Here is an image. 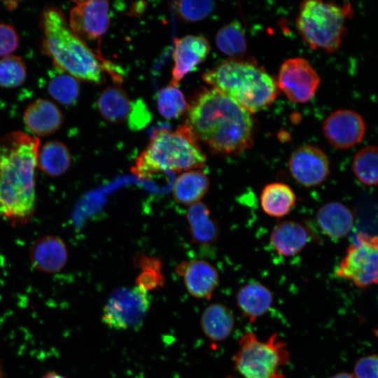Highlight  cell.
Wrapping results in <instances>:
<instances>
[{
	"instance_id": "29",
	"label": "cell",
	"mask_w": 378,
	"mask_h": 378,
	"mask_svg": "<svg viewBox=\"0 0 378 378\" xmlns=\"http://www.w3.org/2000/svg\"><path fill=\"white\" fill-rule=\"evenodd\" d=\"M50 96L64 105H72L76 102L79 93L78 80L67 73H59L53 76L48 85Z\"/></svg>"
},
{
	"instance_id": "16",
	"label": "cell",
	"mask_w": 378,
	"mask_h": 378,
	"mask_svg": "<svg viewBox=\"0 0 378 378\" xmlns=\"http://www.w3.org/2000/svg\"><path fill=\"white\" fill-rule=\"evenodd\" d=\"M29 258L33 266L40 272L52 274L60 271L66 264V244L55 236H44L32 244Z\"/></svg>"
},
{
	"instance_id": "14",
	"label": "cell",
	"mask_w": 378,
	"mask_h": 378,
	"mask_svg": "<svg viewBox=\"0 0 378 378\" xmlns=\"http://www.w3.org/2000/svg\"><path fill=\"white\" fill-rule=\"evenodd\" d=\"M209 52V43L203 36L187 35L176 39L169 85L177 87L188 74L195 71L207 57Z\"/></svg>"
},
{
	"instance_id": "6",
	"label": "cell",
	"mask_w": 378,
	"mask_h": 378,
	"mask_svg": "<svg viewBox=\"0 0 378 378\" xmlns=\"http://www.w3.org/2000/svg\"><path fill=\"white\" fill-rule=\"evenodd\" d=\"M351 5H338L319 0L302 3L296 20L298 32L312 49L336 50L344 34Z\"/></svg>"
},
{
	"instance_id": "9",
	"label": "cell",
	"mask_w": 378,
	"mask_h": 378,
	"mask_svg": "<svg viewBox=\"0 0 378 378\" xmlns=\"http://www.w3.org/2000/svg\"><path fill=\"white\" fill-rule=\"evenodd\" d=\"M148 308L147 290L138 286L118 288L108 296L102 320L113 329L133 328L142 323Z\"/></svg>"
},
{
	"instance_id": "5",
	"label": "cell",
	"mask_w": 378,
	"mask_h": 378,
	"mask_svg": "<svg viewBox=\"0 0 378 378\" xmlns=\"http://www.w3.org/2000/svg\"><path fill=\"white\" fill-rule=\"evenodd\" d=\"M203 80L253 113L267 108L278 94L276 80L253 62L225 60L202 75Z\"/></svg>"
},
{
	"instance_id": "2",
	"label": "cell",
	"mask_w": 378,
	"mask_h": 378,
	"mask_svg": "<svg viewBox=\"0 0 378 378\" xmlns=\"http://www.w3.org/2000/svg\"><path fill=\"white\" fill-rule=\"evenodd\" d=\"M39 145L38 137L21 131L0 137V216L12 224L26 223L34 214Z\"/></svg>"
},
{
	"instance_id": "4",
	"label": "cell",
	"mask_w": 378,
	"mask_h": 378,
	"mask_svg": "<svg viewBox=\"0 0 378 378\" xmlns=\"http://www.w3.org/2000/svg\"><path fill=\"white\" fill-rule=\"evenodd\" d=\"M206 162L198 141L185 124L176 130H156L131 168L141 179L164 172H181L202 168Z\"/></svg>"
},
{
	"instance_id": "33",
	"label": "cell",
	"mask_w": 378,
	"mask_h": 378,
	"mask_svg": "<svg viewBox=\"0 0 378 378\" xmlns=\"http://www.w3.org/2000/svg\"><path fill=\"white\" fill-rule=\"evenodd\" d=\"M215 7L212 1H179L176 10L179 18L186 22H195L207 18Z\"/></svg>"
},
{
	"instance_id": "34",
	"label": "cell",
	"mask_w": 378,
	"mask_h": 378,
	"mask_svg": "<svg viewBox=\"0 0 378 378\" xmlns=\"http://www.w3.org/2000/svg\"><path fill=\"white\" fill-rule=\"evenodd\" d=\"M18 34L15 28L8 24L0 23V57L10 56L18 48Z\"/></svg>"
},
{
	"instance_id": "11",
	"label": "cell",
	"mask_w": 378,
	"mask_h": 378,
	"mask_svg": "<svg viewBox=\"0 0 378 378\" xmlns=\"http://www.w3.org/2000/svg\"><path fill=\"white\" fill-rule=\"evenodd\" d=\"M69 13V25L72 31L87 44L97 42L109 25L108 2L106 1H76Z\"/></svg>"
},
{
	"instance_id": "32",
	"label": "cell",
	"mask_w": 378,
	"mask_h": 378,
	"mask_svg": "<svg viewBox=\"0 0 378 378\" xmlns=\"http://www.w3.org/2000/svg\"><path fill=\"white\" fill-rule=\"evenodd\" d=\"M26 74V66L20 57L10 55L0 59V87H18L24 83Z\"/></svg>"
},
{
	"instance_id": "13",
	"label": "cell",
	"mask_w": 378,
	"mask_h": 378,
	"mask_svg": "<svg viewBox=\"0 0 378 378\" xmlns=\"http://www.w3.org/2000/svg\"><path fill=\"white\" fill-rule=\"evenodd\" d=\"M365 129V123L361 115L348 109L331 113L323 123L326 139L339 149L349 148L361 142Z\"/></svg>"
},
{
	"instance_id": "39",
	"label": "cell",
	"mask_w": 378,
	"mask_h": 378,
	"mask_svg": "<svg viewBox=\"0 0 378 378\" xmlns=\"http://www.w3.org/2000/svg\"><path fill=\"white\" fill-rule=\"evenodd\" d=\"M0 378H4L3 372L0 365Z\"/></svg>"
},
{
	"instance_id": "8",
	"label": "cell",
	"mask_w": 378,
	"mask_h": 378,
	"mask_svg": "<svg viewBox=\"0 0 378 378\" xmlns=\"http://www.w3.org/2000/svg\"><path fill=\"white\" fill-rule=\"evenodd\" d=\"M335 275L362 288L378 284V235L358 233Z\"/></svg>"
},
{
	"instance_id": "7",
	"label": "cell",
	"mask_w": 378,
	"mask_h": 378,
	"mask_svg": "<svg viewBox=\"0 0 378 378\" xmlns=\"http://www.w3.org/2000/svg\"><path fill=\"white\" fill-rule=\"evenodd\" d=\"M290 358L287 344L276 333L261 340L248 331L239 337L233 362L241 378H286L282 369Z\"/></svg>"
},
{
	"instance_id": "15",
	"label": "cell",
	"mask_w": 378,
	"mask_h": 378,
	"mask_svg": "<svg viewBox=\"0 0 378 378\" xmlns=\"http://www.w3.org/2000/svg\"><path fill=\"white\" fill-rule=\"evenodd\" d=\"M188 292L194 298L209 300L219 285L217 269L204 260L183 261L176 267Z\"/></svg>"
},
{
	"instance_id": "24",
	"label": "cell",
	"mask_w": 378,
	"mask_h": 378,
	"mask_svg": "<svg viewBox=\"0 0 378 378\" xmlns=\"http://www.w3.org/2000/svg\"><path fill=\"white\" fill-rule=\"evenodd\" d=\"M260 202L267 215L281 218L288 214L294 207L296 195L288 184L273 182L265 185L262 189Z\"/></svg>"
},
{
	"instance_id": "38",
	"label": "cell",
	"mask_w": 378,
	"mask_h": 378,
	"mask_svg": "<svg viewBox=\"0 0 378 378\" xmlns=\"http://www.w3.org/2000/svg\"><path fill=\"white\" fill-rule=\"evenodd\" d=\"M43 378H67V377L55 372H50L46 374Z\"/></svg>"
},
{
	"instance_id": "19",
	"label": "cell",
	"mask_w": 378,
	"mask_h": 378,
	"mask_svg": "<svg viewBox=\"0 0 378 378\" xmlns=\"http://www.w3.org/2000/svg\"><path fill=\"white\" fill-rule=\"evenodd\" d=\"M23 120L32 134L44 136L55 132L60 127L63 115L54 103L39 99L27 107Z\"/></svg>"
},
{
	"instance_id": "35",
	"label": "cell",
	"mask_w": 378,
	"mask_h": 378,
	"mask_svg": "<svg viewBox=\"0 0 378 378\" xmlns=\"http://www.w3.org/2000/svg\"><path fill=\"white\" fill-rule=\"evenodd\" d=\"M356 378H378V356L369 355L360 358L354 366Z\"/></svg>"
},
{
	"instance_id": "23",
	"label": "cell",
	"mask_w": 378,
	"mask_h": 378,
	"mask_svg": "<svg viewBox=\"0 0 378 378\" xmlns=\"http://www.w3.org/2000/svg\"><path fill=\"white\" fill-rule=\"evenodd\" d=\"M209 187V178L204 172L200 169L189 170L176 178L172 195L178 204L190 206L200 202Z\"/></svg>"
},
{
	"instance_id": "40",
	"label": "cell",
	"mask_w": 378,
	"mask_h": 378,
	"mask_svg": "<svg viewBox=\"0 0 378 378\" xmlns=\"http://www.w3.org/2000/svg\"><path fill=\"white\" fill-rule=\"evenodd\" d=\"M225 378H240V377L230 375V376L226 377Z\"/></svg>"
},
{
	"instance_id": "21",
	"label": "cell",
	"mask_w": 378,
	"mask_h": 378,
	"mask_svg": "<svg viewBox=\"0 0 378 378\" xmlns=\"http://www.w3.org/2000/svg\"><path fill=\"white\" fill-rule=\"evenodd\" d=\"M186 217L193 242L202 246H210L217 242L220 236L219 225L206 204L199 202L190 205Z\"/></svg>"
},
{
	"instance_id": "3",
	"label": "cell",
	"mask_w": 378,
	"mask_h": 378,
	"mask_svg": "<svg viewBox=\"0 0 378 378\" xmlns=\"http://www.w3.org/2000/svg\"><path fill=\"white\" fill-rule=\"evenodd\" d=\"M43 33L42 48L57 68L78 80L100 83L104 70L118 80L113 66L98 55L71 29L62 11L57 7L46 8L41 15Z\"/></svg>"
},
{
	"instance_id": "27",
	"label": "cell",
	"mask_w": 378,
	"mask_h": 378,
	"mask_svg": "<svg viewBox=\"0 0 378 378\" xmlns=\"http://www.w3.org/2000/svg\"><path fill=\"white\" fill-rule=\"evenodd\" d=\"M218 49L232 59H241L246 51L244 29L238 20H233L221 27L216 36Z\"/></svg>"
},
{
	"instance_id": "28",
	"label": "cell",
	"mask_w": 378,
	"mask_h": 378,
	"mask_svg": "<svg viewBox=\"0 0 378 378\" xmlns=\"http://www.w3.org/2000/svg\"><path fill=\"white\" fill-rule=\"evenodd\" d=\"M352 169L363 184H378V147L368 146L359 150L354 157Z\"/></svg>"
},
{
	"instance_id": "17",
	"label": "cell",
	"mask_w": 378,
	"mask_h": 378,
	"mask_svg": "<svg viewBox=\"0 0 378 378\" xmlns=\"http://www.w3.org/2000/svg\"><path fill=\"white\" fill-rule=\"evenodd\" d=\"M312 239L310 230L303 224L294 220H284L272 229L270 241L274 250L286 257L301 252Z\"/></svg>"
},
{
	"instance_id": "22",
	"label": "cell",
	"mask_w": 378,
	"mask_h": 378,
	"mask_svg": "<svg viewBox=\"0 0 378 378\" xmlns=\"http://www.w3.org/2000/svg\"><path fill=\"white\" fill-rule=\"evenodd\" d=\"M200 325L203 333L209 340L220 342L226 340L233 332L235 317L227 306L215 302L203 310Z\"/></svg>"
},
{
	"instance_id": "18",
	"label": "cell",
	"mask_w": 378,
	"mask_h": 378,
	"mask_svg": "<svg viewBox=\"0 0 378 378\" xmlns=\"http://www.w3.org/2000/svg\"><path fill=\"white\" fill-rule=\"evenodd\" d=\"M235 300L243 316L253 323L268 312L273 304L274 295L264 284L251 281L237 290Z\"/></svg>"
},
{
	"instance_id": "20",
	"label": "cell",
	"mask_w": 378,
	"mask_h": 378,
	"mask_svg": "<svg viewBox=\"0 0 378 378\" xmlns=\"http://www.w3.org/2000/svg\"><path fill=\"white\" fill-rule=\"evenodd\" d=\"M316 220L322 232L333 239L347 235L354 223L352 211L339 202H330L321 206L316 212Z\"/></svg>"
},
{
	"instance_id": "25",
	"label": "cell",
	"mask_w": 378,
	"mask_h": 378,
	"mask_svg": "<svg viewBox=\"0 0 378 378\" xmlns=\"http://www.w3.org/2000/svg\"><path fill=\"white\" fill-rule=\"evenodd\" d=\"M97 106L108 122L119 124L128 119L132 108L127 92L118 86H108L99 94Z\"/></svg>"
},
{
	"instance_id": "36",
	"label": "cell",
	"mask_w": 378,
	"mask_h": 378,
	"mask_svg": "<svg viewBox=\"0 0 378 378\" xmlns=\"http://www.w3.org/2000/svg\"><path fill=\"white\" fill-rule=\"evenodd\" d=\"M150 120V113L143 102L137 101L136 103H132V108L128 117L131 129H141L144 127Z\"/></svg>"
},
{
	"instance_id": "30",
	"label": "cell",
	"mask_w": 378,
	"mask_h": 378,
	"mask_svg": "<svg viewBox=\"0 0 378 378\" xmlns=\"http://www.w3.org/2000/svg\"><path fill=\"white\" fill-rule=\"evenodd\" d=\"M157 106L159 113L167 119L178 118L188 109L183 92L169 85L158 92Z\"/></svg>"
},
{
	"instance_id": "26",
	"label": "cell",
	"mask_w": 378,
	"mask_h": 378,
	"mask_svg": "<svg viewBox=\"0 0 378 378\" xmlns=\"http://www.w3.org/2000/svg\"><path fill=\"white\" fill-rule=\"evenodd\" d=\"M71 164V155L67 146L59 141L46 142L38 150L37 167L50 176L64 174Z\"/></svg>"
},
{
	"instance_id": "10",
	"label": "cell",
	"mask_w": 378,
	"mask_h": 378,
	"mask_svg": "<svg viewBox=\"0 0 378 378\" xmlns=\"http://www.w3.org/2000/svg\"><path fill=\"white\" fill-rule=\"evenodd\" d=\"M276 83L290 102L304 103L315 94L320 77L305 59L295 57L281 64Z\"/></svg>"
},
{
	"instance_id": "37",
	"label": "cell",
	"mask_w": 378,
	"mask_h": 378,
	"mask_svg": "<svg viewBox=\"0 0 378 378\" xmlns=\"http://www.w3.org/2000/svg\"><path fill=\"white\" fill-rule=\"evenodd\" d=\"M331 378H356V377L354 375V374H351L349 372H340L332 376Z\"/></svg>"
},
{
	"instance_id": "12",
	"label": "cell",
	"mask_w": 378,
	"mask_h": 378,
	"mask_svg": "<svg viewBox=\"0 0 378 378\" xmlns=\"http://www.w3.org/2000/svg\"><path fill=\"white\" fill-rule=\"evenodd\" d=\"M288 169L300 185L312 188L323 183L330 174L329 160L318 147L304 145L297 148L288 160Z\"/></svg>"
},
{
	"instance_id": "1",
	"label": "cell",
	"mask_w": 378,
	"mask_h": 378,
	"mask_svg": "<svg viewBox=\"0 0 378 378\" xmlns=\"http://www.w3.org/2000/svg\"><path fill=\"white\" fill-rule=\"evenodd\" d=\"M187 111L186 125L213 153L236 155L252 146L251 113L219 91L200 92L188 104Z\"/></svg>"
},
{
	"instance_id": "31",
	"label": "cell",
	"mask_w": 378,
	"mask_h": 378,
	"mask_svg": "<svg viewBox=\"0 0 378 378\" xmlns=\"http://www.w3.org/2000/svg\"><path fill=\"white\" fill-rule=\"evenodd\" d=\"M134 262L142 270L136 279L138 286L148 291L162 285L164 278L161 272L162 262L158 258L139 255L135 258Z\"/></svg>"
}]
</instances>
